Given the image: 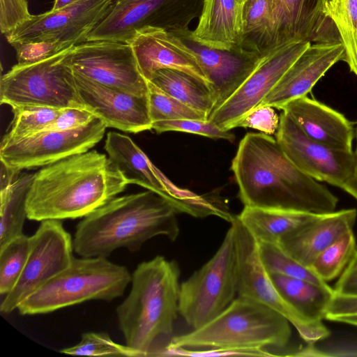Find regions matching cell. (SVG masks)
<instances>
[{
    "label": "cell",
    "instance_id": "cell-1",
    "mask_svg": "<svg viewBox=\"0 0 357 357\" xmlns=\"http://www.w3.org/2000/svg\"><path fill=\"white\" fill-rule=\"evenodd\" d=\"M231 168L244 206L319 214L336 208L337 197L298 169L271 135L247 133Z\"/></svg>",
    "mask_w": 357,
    "mask_h": 357
},
{
    "label": "cell",
    "instance_id": "cell-2",
    "mask_svg": "<svg viewBox=\"0 0 357 357\" xmlns=\"http://www.w3.org/2000/svg\"><path fill=\"white\" fill-rule=\"evenodd\" d=\"M128 185L105 154L92 150L71 155L34 174L26 199L27 218H84Z\"/></svg>",
    "mask_w": 357,
    "mask_h": 357
},
{
    "label": "cell",
    "instance_id": "cell-3",
    "mask_svg": "<svg viewBox=\"0 0 357 357\" xmlns=\"http://www.w3.org/2000/svg\"><path fill=\"white\" fill-rule=\"evenodd\" d=\"M175 206L161 195L147 190L114 197L84 217L73 239L75 253L82 257H107L114 250H139L151 238L179 235Z\"/></svg>",
    "mask_w": 357,
    "mask_h": 357
},
{
    "label": "cell",
    "instance_id": "cell-4",
    "mask_svg": "<svg viewBox=\"0 0 357 357\" xmlns=\"http://www.w3.org/2000/svg\"><path fill=\"white\" fill-rule=\"evenodd\" d=\"M180 274L178 263L162 256L140 263L132 274L128 296L116 308L126 344L143 357L156 356L173 337Z\"/></svg>",
    "mask_w": 357,
    "mask_h": 357
},
{
    "label": "cell",
    "instance_id": "cell-5",
    "mask_svg": "<svg viewBox=\"0 0 357 357\" xmlns=\"http://www.w3.org/2000/svg\"><path fill=\"white\" fill-rule=\"evenodd\" d=\"M289 324L275 310L238 296L213 319L188 333L172 337L166 346L189 349H281L290 340Z\"/></svg>",
    "mask_w": 357,
    "mask_h": 357
},
{
    "label": "cell",
    "instance_id": "cell-6",
    "mask_svg": "<svg viewBox=\"0 0 357 357\" xmlns=\"http://www.w3.org/2000/svg\"><path fill=\"white\" fill-rule=\"evenodd\" d=\"M128 269L107 257L75 258L18 306L22 315L52 312L91 300L111 301L123 296L131 282Z\"/></svg>",
    "mask_w": 357,
    "mask_h": 357
},
{
    "label": "cell",
    "instance_id": "cell-7",
    "mask_svg": "<svg viewBox=\"0 0 357 357\" xmlns=\"http://www.w3.org/2000/svg\"><path fill=\"white\" fill-rule=\"evenodd\" d=\"M213 257L180 285L178 312L192 329L218 315L238 292V259L234 225Z\"/></svg>",
    "mask_w": 357,
    "mask_h": 357
},
{
    "label": "cell",
    "instance_id": "cell-8",
    "mask_svg": "<svg viewBox=\"0 0 357 357\" xmlns=\"http://www.w3.org/2000/svg\"><path fill=\"white\" fill-rule=\"evenodd\" d=\"M68 49L45 60L13 66L0 82L1 103L11 107L37 105L85 108L66 56Z\"/></svg>",
    "mask_w": 357,
    "mask_h": 357
},
{
    "label": "cell",
    "instance_id": "cell-9",
    "mask_svg": "<svg viewBox=\"0 0 357 357\" xmlns=\"http://www.w3.org/2000/svg\"><path fill=\"white\" fill-rule=\"evenodd\" d=\"M231 223L234 225L236 233L238 296L250 298L279 312L307 344H315L328 337L330 331L322 321L305 317L282 296L261 261L258 242L236 216Z\"/></svg>",
    "mask_w": 357,
    "mask_h": 357
},
{
    "label": "cell",
    "instance_id": "cell-10",
    "mask_svg": "<svg viewBox=\"0 0 357 357\" xmlns=\"http://www.w3.org/2000/svg\"><path fill=\"white\" fill-rule=\"evenodd\" d=\"M202 5V0H117L85 41L129 43L135 32L145 26L162 27L177 34L188 29Z\"/></svg>",
    "mask_w": 357,
    "mask_h": 357
},
{
    "label": "cell",
    "instance_id": "cell-11",
    "mask_svg": "<svg viewBox=\"0 0 357 357\" xmlns=\"http://www.w3.org/2000/svg\"><path fill=\"white\" fill-rule=\"evenodd\" d=\"M311 45L296 40L278 44L259 53L255 67L238 89L209 116L221 129L234 125L258 107L280 79Z\"/></svg>",
    "mask_w": 357,
    "mask_h": 357
},
{
    "label": "cell",
    "instance_id": "cell-12",
    "mask_svg": "<svg viewBox=\"0 0 357 357\" xmlns=\"http://www.w3.org/2000/svg\"><path fill=\"white\" fill-rule=\"evenodd\" d=\"M107 128L103 121L95 118L77 128L45 130L21 139L1 142V162L21 171L45 167L89 151L102 139Z\"/></svg>",
    "mask_w": 357,
    "mask_h": 357
},
{
    "label": "cell",
    "instance_id": "cell-13",
    "mask_svg": "<svg viewBox=\"0 0 357 357\" xmlns=\"http://www.w3.org/2000/svg\"><path fill=\"white\" fill-rule=\"evenodd\" d=\"M73 243L61 220L41 221L30 236V250L22 273L13 289L0 305L9 314L40 287L66 268L72 262Z\"/></svg>",
    "mask_w": 357,
    "mask_h": 357
},
{
    "label": "cell",
    "instance_id": "cell-14",
    "mask_svg": "<svg viewBox=\"0 0 357 357\" xmlns=\"http://www.w3.org/2000/svg\"><path fill=\"white\" fill-rule=\"evenodd\" d=\"M73 70L102 85L149 95V81L142 75L130 43L114 40L84 41L66 56Z\"/></svg>",
    "mask_w": 357,
    "mask_h": 357
},
{
    "label": "cell",
    "instance_id": "cell-15",
    "mask_svg": "<svg viewBox=\"0 0 357 357\" xmlns=\"http://www.w3.org/2000/svg\"><path fill=\"white\" fill-rule=\"evenodd\" d=\"M275 134L285 155L304 174L340 188L350 178L354 167V150L333 149L311 139L284 112Z\"/></svg>",
    "mask_w": 357,
    "mask_h": 357
},
{
    "label": "cell",
    "instance_id": "cell-16",
    "mask_svg": "<svg viewBox=\"0 0 357 357\" xmlns=\"http://www.w3.org/2000/svg\"><path fill=\"white\" fill-rule=\"evenodd\" d=\"M114 0H80L57 10L31 17L6 36L13 42H84L104 19Z\"/></svg>",
    "mask_w": 357,
    "mask_h": 357
},
{
    "label": "cell",
    "instance_id": "cell-17",
    "mask_svg": "<svg viewBox=\"0 0 357 357\" xmlns=\"http://www.w3.org/2000/svg\"><path fill=\"white\" fill-rule=\"evenodd\" d=\"M78 96L85 108L107 128L138 133L151 130L149 95L139 96L97 83L73 71Z\"/></svg>",
    "mask_w": 357,
    "mask_h": 357
},
{
    "label": "cell",
    "instance_id": "cell-18",
    "mask_svg": "<svg viewBox=\"0 0 357 357\" xmlns=\"http://www.w3.org/2000/svg\"><path fill=\"white\" fill-rule=\"evenodd\" d=\"M128 43L147 81L159 70L174 69L188 73L210 86L188 45L178 35L162 27L145 26L135 32Z\"/></svg>",
    "mask_w": 357,
    "mask_h": 357
},
{
    "label": "cell",
    "instance_id": "cell-19",
    "mask_svg": "<svg viewBox=\"0 0 357 357\" xmlns=\"http://www.w3.org/2000/svg\"><path fill=\"white\" fill-rule=\"evenodd\" d=\"M270 47L301 40L341 41L333 21L323 13L322 0H272Z\"/></svg>",
    "mask_w": 357,
    "mask_h": 357
},
{
    "label": "cell",
    "instance_id": "cell-20",
    "mask_svg": "<svg viewBox=\"0 0 357 357\" xmlns=\"http://www.w3.org/2000/svg\"><path fill=\"white\" fill-rule=\"evenodd\" d=\"M344 60V48L341 41L311 43L259 106L280 109L289 102L307 96L335 63Z\"/></svg>",
    "mask_w": 357,
    "mask_h": 357
},
{
    "label": "cell",
    "instance_id": "cell-21",
    "mask_svg": "<svg viewBox=\"0 0 357 357\" xmlns=\"http://www.w3.org/2000/svg\"><path fill=\"white\" fill-rule=\"evenodd\" d=\"M182 39L208 81L215 98L214 112L238 89L250 75L259 54L245 49L231 51L212 49Z\"/></svg>",
    "mask_w": 357,
    "mask_h": 357
},
{
    "label": "cell",
    "instance_id": "cell-22",
    "mask_svg": "<svg viewBox=\"0 0 357 357\" xmlns=\"http://www.w3.org/2000/svg\"><path fill=\"white\" fill-rule=\"evenodd\" d=\"M243 3L241 0H202L196 28L176 35L212 49H243Z\"/></svg>",
    "mask_w": 357,
    "mask_h": 357
},
{
    "label": "cell",
    "instance_id": "cell-23",
    "mask_svg": "<svg viewBox=\"0 0 357 357\" xmlns=\"http://www.w3.org/2000/svg\"><path fill=\"white\" fill-rule=\"evenodd\" d=\"M356 218L355 208L318 214L282 237L278 244L291 257L310 268L323 250L353 229Z\"/></svg>",
    "mask_w": 357,
    "mask_h": 357
},
{
    "label": "cell",
    "instance_id": "cell-24",
    "mask_svg": "<svg viewBox=\"0 0 357 357\" xmlns=\"http://www.w3.org/2000/svg\"><path fill=\"white\" fill-rule=\"evenodd\" d=\"M280 109L311 139L333 149L353 151L354 123L331 107L305 96Z\"/></svg>",
    "mask_w": 357,
    "mask_h": 357
},
{
    "label": "cell",
    "instance_id": "cell-25",
    "mask_svg": "<svg viewBox=\"0 0 357 357\" xmlns=\"http://www.w3.org/2000/svg\"><path fill=\"white\" fill-rule=\"evenodd\" d=\"M112 163L128 184H137L174 202V185L150 161L128 136L118 132L107 134L104 146Z\"/></svg>",
    "mask_w": 357,
    "mask_h": 357
},
{
    "label": "cell",
    "instance_id": "cell-26",
    "mask_svg": "<svg viewBox=\"0 0 357 357\" xmlns=\"http://www.w3.org/2000/svg\"><path fill=\"white\" fill-rule=\"evenodd\" d=\"M318 214L244 206L236 217L257 241L278 243L285 235L314 219Z\"/></svg>",
    "mask_w": 357,
    "mask_h": 357
},
{
    "label": "cell",
    "instance_id": "cell-27",
    "mask_svg": "<svg viewBox=\"0 0 357 357\" xmlns=\"http://www.w3.org/2000/svg\"><path fill=\"white\" fill-rule=\"evenodd\" d=\"M282 296L300 313L310 319L322 321L335 292L327 283L281 274H270Z\"/></svg>",
    "mask_w": 357,
    "mask_h": 357
},
{
    "label": "cell",
    "instance_id": "cell-28",
    "mask_svg": "<svg viewBox=\"0 0 357 357\" xmlns=\"http://www.w3.org/2000/svg\"><path fill=\"white\" fill-rule=\"evenodd\" d=\"M183 104L205 114L214 110L215 98L209 85L192 75L174 69L156 71L149 81Z\"/></svg>",
    "mask_w": 357,
    "mask_h": 357
},
{
    "label": "cell",
    "instance_id": "cell-29",
    "mask_svg": "<svg viewBox=\"0 0 357 357\" xmlns=\"http://www.w3.org/2000/svg\"><path fill=\"white\" fill-rule=\"evenodd\" d=\"M34 174L20 172L0 192V248L23 234L27 218L26 199Z\"/></svg>",
    "mask_w": 357,
    "mask_h": 357
},
{
    "label": "cell",
    "instance_id": "cell-30",
    "mask_svg": "<svg viewBox=\"0 0 357 357\" xmlns=\"http://www.w3.org/2000/svg\"><path fill=\"white\" fill-rule=\"evenodd\" d=\"M272 0H245L243 8L242 48L259 54L270 47Z\"/></svg>",
    "mask_w": 357,
    "mask_h": 357
},
{
    "label": "cell",
    "instance_id": "cell-31",
    "mask_svg": "<svg viewBox=\"0 0 357 357\" xmlns=\"http://www.w3.org/2000/svg\"><path fill=\"white\" fill-rule=\"evenodd\" d=\"M357 251L353 229L346 232L323 250L310 268L325 282L339 277Z\"/></svg>",
    "mask_w": 357,
    "mask_h": 357
},
{
    "label": "cell",
    "instance_id": "cell-32",
    "mask_svg": "<svg viewBox=\"0 0 357 357\" xmlns=\"http://www.w3.org/2000/svg\"><path fill=\"white\" fill-rule=\"evenodd\" d=\"M324 15L334 23L344 45V61L357 75V0H340Z\"/></svg>",
    "mask_w": 357,
    "mask_h": 357
},
{
    "label": "cell",
    "instance_id": "cell-33",
    "mask_svg": "<svg viewBox=\"0 0 357 357\" xmlns=\"http://www.w3.org/2000/svg\"><path fill=\"white\" fill-rule=\"evenodd\" d=\"M61 109L37 105L12 107L13 119L1 142L21 139L45 130L57 118Z\"/></svg>",
    "mask_w": 357,
    "mask_h": 357
},
{
    "label": "cell",
    "instance_id": "cell-34",
    "mask_svg": "<svg viewBox=\"0 0 357 357\" xmlns=\"http://www.w3.org/2000/svg\"><path fill=\"white\" fill-rule=\"evenodd\" d=\"M30 250V237L24 234L0 248V294H8L18 281Z\"/></svg>",
    "mask_w": 357,
    "mask_h": 357
},
{
    "label": "cell",
    "instance_id": "cell-35",
    "mask_svg": "<svg viewBox=\"0 0 357 357\" xmlns=\"http://www.w3.org/2000/svg\"><path fill=\"white\" fill-rule=\"evenodd\" d=\"M258 249L261 261L270 274H281L319 284L327 283L318 278L310 268L291 257L278 243L258 242Z\"/></svg>",
    "mask_w": 357,
    "mask_h": 357
},
{
    "label": "cell",
    "instance_id": "cell-36",
    "mask_svg": "<svg viewBox=\"0 0 357 357\" xmlns=\"http://www.w3.org/2000/svg\"><path fill=\"white\" fill-rule=\"evenodd\" d=\"M60 352L76 356L143 357L132 347L115 342L105 332L85 333L78 344L63 349Z\"/></svg>",
    "mask_w": 357,
    "mask_h": 357
},
{
    "label": "cell",
    "instance_id": "cell-37",
    "mask_svg": "<svg viewBox=\"0 0 357 357\" xmlns=\"http://www.w3.org/2000/svg\"><path fill=\"white\" fill-rule=\"evenodd\" d=\"M149 113L152 123L181 119L208 120V117L149 82Z\"/></svg>",
    "mask_w": 357,
    "mask_h": 357
},
{
    "label": "cell",
    "instance_id": "cell-38",
    "mask_svg": "<svg viewBox=\"0 0 357 357\" xmlns=\"http://www.w3.org/2000/svg\"><path fill=\"white\" fill-rule=\"evenodd\" d=\"M151 130L157 133L168 131L187 132L212 139H222L234 142L235 135L230 130L218 127L210 120L181 119L164 121L152 123Z\"/></svg>",
    "mask_w": 357,
    "mask_h": 357
},
{
    "label": "cell",
    "instance_id": "cell-39",
    "mask_svg": "<svg viewBox=\"0 0 357 357\" xmlns=\"http://www.w3.org/2000/svg\"><path fill=\"white\" fill-rule=\"evenodd\" d=\"M75 41L13 42L18 64H31L52 57L77 45Z\"/></svg>",
    "mask_w": 357,
    "mask_h": 357
},
{
    "label": "cell",
    "instance_id": "cell-40",
    "mask_svg": "<svg viewBox=\"0 0 357 357\" xmlns=\"http://www.w3.org/2000/svg\"><path fill=\"white\" fill-rule=\"evenodd\" d=\"M273 108L259 106L236 123L233 128H250L268 135L275 134L280 124V116Z\"/></svg>",
    "mask_w": 357,
    "mask_h": 357
},
{
    "label": "cell",
    "instance_id": "cell-41",
    "mask_svg": "<svg viewBox=\"0 0 357 357\" xmlns=\"http://www.w3.org/2000/svg\"><path fill=\"white\" fill-rule=\"evenodd\" d=\"M277 354L265 349L256 350H228V349H189L182 347L166 346L159 351L157 356H275Z\"/></svg>",
    "mask_w": 357,
    "mask_h": 357
},
{
    "label": "cell",
    "instance_id": "cell-42",
    "mask_svg": "<svg viewBox=\"0 0 357 357\" xmlns=\"http://www.w3.org/2000/svg\"><path fill=\"white\" fill-rule=\"evenodd\" d=\"M30 14L26 0H0V29L7 36L28 20Z\"/></svg>",
    "mask_w": 357,
    "mask_h": 357
},
{
    "label": "cell",
    "instance_id": "cell-43",
    "mask_svg": "<svg viewBox=\"0 0 357 357\" xmlns=\"http://www.w3.org/2000/svg\"><path fill=\"white\" fill-rule=\"evenodd\" d=\"M95 118L97 117L86 108H63L54 121L45 130H72L87 125Z\"/></svg>",
    "mask_w": 357,
    "mask_h": 357
},
{
    "label": "cell",
    "instance_id": "cell-44",
    "mask_svg": "<svg viewBox=\"0 0 357 357\" xmlns=\"http://www.w3.org/2000/svg\"><path fill=\"white\" fill-rule=\"evenodd\" d=\"M357 314V296L334 294L325 312L324 319Z\"/></svg>",
    "mask_w": 357,
    "mask_h": 357
},
{
    "label": "cell",
    "instance_id": "cell-45",
    "mask_svg": "<svg viewBox=\"0 0 357 357\" xmlns=\"http://www.w3.org/2000/svg\"><path fill=\"white\" fill-rule=\"evenodd\" d=\"M333 290L337 294L357 296V251L339 276Z\"/></svg>",
    "mask_w": 357,
    "mask_h": 357
},
{
    "label": "cell",
    "instance_id": "cell-46",
    "mask_svg": "<svg viewBox=\"0 0 357 357\" xmlns=\"http://www.w3.org/2000/svg\"><path fill=\"white\" fill-rule=\"evenodd\" d=\"M356 147L354 153V167L352 174L342 188L357 200V126L355 128Z\"/></svg>",
    "mask_w": 357,
    "mask_h": 357
},
{
    "label": "cell",
    "instance_id": "cell-47",
    "mask_svg": "<svg viewBox=\"0 0 357 357\" xmlns=\"http://www.w3.org/2000/svg\"><path fill=\"white\" fill-rule=\"evenodd\" d=\"M333 321L340 322L357 326V314L336 317L333 320Z\"/></svg>",
    "mask_w": 357,
    "mask_h": 357
},
{
    "label": "cell",
    "instance_id": "cell-48",
    "mask_svg": "<svg viewBox=\"0 0 357 357\" xmlns=\"http://www.w3.org/2000/svg\"><path fill=\"white\" fill-rule=\"evenodd\" d=\"M79 1L80 0H54L52 10H60Z\"/></svg>",
    "mask_w": 357,
    "mask_h": 357
},
{
    "label": "cell",
    "instance_id": "cell-49",
    "mask_svg": "<svg viewBox=\"0 0 357 357\" xmlns=\"http://www.w3.org/2000/svg\"><path fill=\"white\" fill-rule=\"evenodd\" d=\"M340 0H322L323 13H324L339 3Z\"/></svg>",
    "mask_w": 357,
    "mask_h": 357
},
{
    "label": "cell",
    "instance_id": "cell-50",
    "mask_svg": "<svg viewBox=\"0 0 357 357\" xmlns=\"http://www.w3.org/2000/svg\"><path fill=\"white\" fill-rule=\"evenodd\" d=\"M241 1H245V0H241Z\"/></svg>",
    "mask_w": 357,
    "mask_h": 357
},
{
    "label": "cell",
    "instance_id": "cell-51",
    "mask_svg": "<svg viewBox=\"0 0 357 357\" xmlns=\"http://www.w3.org/2000/svg\"><path fill=\"white\" fill-rule=\"evenodd\" d=\"M115 1H116L117 0H114Z\"/></svg>",
    "mask_w": 357,
    "mask_h": 357
}]
</instances>
